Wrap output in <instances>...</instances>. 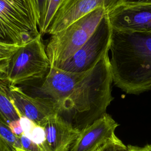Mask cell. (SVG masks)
Wrapping results in <instances>:
<instances>
[{"instance_id":"obj_1","label":"cell","mask_w":151,"mask_h":151,"mask_svg":"<svg viewBox=\"0 0 151 151\" xmlns=\"http://www.w3.org/2000/svg\"><path fill=\"white\" fill-rule=\"evenodd\" d=\"M113 83L107 54L86 72L74 73L51 67L30 95L52 101L58 114L81 130L106 113L114 99L111 95Z\"/></svg>"},{"instance_id":"obj_2","label":"cell","mask_w":151,"mask_h":151,"mask_svg":"<svg viewBox=\"0 0 151 151\" xmlns=\"http://www.w3.org/2000/svg\"><path fill=\"white\" fill-rule=\"evenodd\" d=\"M110 58L113 82L129 94L151 90V32L112 29Z\"/></svg>"},{"instance_id":"obj_3","label":"cell","mask_w":151,"mask_h":151,"mask_svg":"<svg viewBox=\"0 0 151 151\" xmlns=\"http://www.w3.org/2000/svg\"><path fill=\"white\" fill-rule=\"evenodd\" d=\"M51 68L40 35L16 51L6 73L2 77L12 86H34L45 79Z\"/></svg>"},{"instance_id":"obj_4","label":"cell","mask_w":151,"mask_h":151,"mask_svg":"<svg viewBox=\"0 0 151 151\" xmlns=\"http://www.w3.org/2000/svg\"><path fill=\"white\" fill-rule=\"evenodd\" d=\"M107 12L100 8L51 35L45 50L51 67H58L78 51L93 34Z\"/></svg>"},{"instance_id":"obj_5","label":"cell","mask_w":151,"mask_h":151,"mask_svg":"<svg viewBox=\"0 0 151 151\" xmlns=\"http://www.w3.org/2000/svg\"><path fill=\"white\" fill-rule=\"evenodd\" d=\"M40 32L29 0H0V39L19 46Z\"/></svg>"},{"instance_id":"obj_6","label":"cell","mask_w":151,"mask_h":151,"mask_svg":"<svg viewBox=\"0 0 151 151\" xmlns=\"http://www.w3.org/2000/svg\"><path fill=\"white\" fill-rule=\"evenodd\" d=\"M111 34L112 28L107 14L86 43L57 68L74 73L91 70L104 55L109 54Z\"/></svg>"},{"instance_id":"obj_7","label":"cell","mask_w":151,"mask_h":151,"mask_svg":"<svg viewBox=\"0 0 151 151\" xmlns=\"http://www.w3.org/2000/svg\"><path fill=\"white\" fill-rule=\"evenodd\" d=\"M124 0H66L58 8L50 24L46 34L58 32L83 16L100 8L107 14Z\"/></svg>"},{"instance_id":"obj_8","label":"cell","mask_w":151,"mask_h":151,"mask_svg":"<svg viewBox=\"0 0 151 151\" xmlns=\"http://www.w3.org/2000/svg\"><path fill=\"white\" fill-rule=\"evenodd\" d=\"M114 30L124 32H151V5L122 3L107 14Z\"/></svg>"},{"instance_id":"obj_9","label":"cell","mask_w":151,"mask_h":151,"mask_svg":"<svg viewBox=\"0 0 151 151\" xmlns=\"http://www.w3.org/2000/svg\"><path fill=\"white\" fill-rule=\"evenodd\" d=\"M7 92L20 117L25 116L37 125H40L50 116L58 114L57 109L52 101L28 94L19 86L8 83Z\"/></svg>"},{"instance_id":"obj_10","label":"cell","mask_w":151,"mask_h":151,"mask_svg":"<svg viewBox=\"0 0 151 151\" xmlns=\"http://www.w3.org/2000/svg\"><path fill=\"white\" fill-rule=\"evenodd\" d=\"M119 124L107 113L80 130L69 151H97L107 142L117 137Z\"/></svg>"},{"instance_id":"obj_11","label":"cell","mask_w":151,"mask_h":151,"mask_svg":"<svg viewBox=\"0 0 151 151\" xmlns=\"http://www.w3.org/2000/svg\"><path fill=\"white\" fill-rule=\"evenodd\" d=\"M39 126L45 132L40 145L43 151H69L80 132L58 114L50 116Z\"/></svg>"},{"instance_id":"obj_12","label":"cell","mask_w":151,"mask_h":151,"mask_svg":"<svg viewBox=\"0 0 151 151\" xmlns=\"http://www.w3.org/2000/svg\"><path fill=\"white\" fill-rule=\"evenodd\" d=\"M8 83L0 76V120L9 124L20 119V116L11 101L7 92Z\"/></svg>"},{"instance_id":"obj_13","label":"cell","mask_w":151,"mask_h":151,"mask_svg":"<svg viewBox=\"0 0 151 151\" xmlns=\"http://www.w3.org/2000/svg\"><path fill=\"white\" fill-rule=\"evenodd\" d=\"M20 47L0 39V76L5 75L12 55Z\"/></svg>"},{"instance_id":"obj_14","label":"cell","mask_w":151,"mask_h":151,"mask_svg":"<svg viewBox=\"0 0 151 151\" xmlns=\"http://www.w3.org/2000/svg\"><path fill=\"white\" fill-rule=\"evenodd\" d=\"M66 0H47L46 12L43 28L41 32V35L47 33L48 28L51 24L54 15L60 6Z\"/></svg>"},{"instance_id":"obj_15","label":"cell","mask_w":151,"mask_h":151,"mask_svg":"<svg viewBox=\"0 0 151 151\" xmlns=\"http://www.w3.org/2000/svg\"><path fill=\"white\" fill-rule=\"evenodd\" d=\"M34 12L37 24L41 34L44 22L47 0H29Z\"/></svg>"},{"instance_id":"obj_16","label":"cell","mask_w":151,"mask_h":151,"mask_svg":"<svg viewBox=\"0 0 151 151\" xmlns=\"http://www.w3.org/2000/svg\"><path fill=\"white\" fill-rule=\"evenodd\" d=\"M0 135L3 137L17 151L21 150L19 137L11 130L8 124L0 120Z\"/></svg>"},{"instance_id":"obj_17","label":"cell","mask_w":151,"mask_h":151,"mask_svg":"<svg viewBox=\"0 0 151 151\" xmlns=\"http://www.w3.org/2000/svg\"><path fill=\"white\" fill-rule=\"evenodd\" d=\"M97 151H129V149L128 146L117 137L103 145Z\"/></svg>"},{"instance_id":"obj_18","label":"cell","mask_w":151,"mask_h":151,"mask_svg":"<svg viewBox=\"0 0 151 151\" xmlns=\"http://www.w3.org/2000/svg\"><path fill=\"white\" fill-rule=\"evenodd\" d=\"M19 137L21 146V151H43L40 145L35 143L24 134H22Z\"/></svg>"},{"instance_id":"obj_19","label":"cell","mask_w":151,"mask_h":151,"mask_svg":"<svg viewBox=\"0 0 151 151\" xmlns=\"http://www.w3.org/2000/svg\"><path fill=\"white\" fill-rule=\"evenodd\" d=\"M29 138L38 145L42 144L45 140V132L43 127L37 125L32 130Z\"/></svg>"},{"instance_id":"obj_20","label":"cell","mask_w":151,"mask_h":151,"mask_svg":"<svg viewBox=\"0 0 151 151\" xmlns=\"http://www.w3.org/2000/svg\"><path fill=\"white\" fill-rule=\"evenodd\" d=\"M21 127L22 129L23 134H24L28 137H29L32 130L37 125L34 122L30 119L27 118L25 116H21L19 119Z\"/></svg>"},{"instance_id":"obj_21","label":"cell","mask_w":151,"mask_h":151,"mask_svg":"<svg viewBox=\"0 0 151 151\" xmlns=\"http://www.w3.org/2000/svg\"><path fill=\"white\" fill-rule=\"evenodd\" d=\"M8 125L9 126L11 130L15 135L17 136L18 137H19L21 136L22 134H23V131L21 126L19 120L17 121L12 122L11 123H9Z\"/></svg>"},{"instance_id":"obj_22","label":"cell","mask_w":151,"mask_h":151,"mask_svg":"<svg viewBox=\"0 0 151 151\" xmlns=\"http://www.w3.org/2000/svg\"><path fill=\"white\" fill-rule=\"evenodd\" d=\"M15 149L0 135V151H14Z\"/></svg>"},{"instance_id":"obj_23","label":"cell","mask_w":151,"mask_h":151,"mask_svg":"<svg viewBox=\"0 0 151 151\" xmlns=\"http://www.w3.org/2000/svg\"><path fill=\"white\" fill-rule=\"evenodd\" d=\"M123 3L134 4H150L151 0H124Z\"/></svg>"},{"instance_id":"obj_24","label":"cell","mask_w":151,"mask_h":151,"mask_svg":"<svg viewBox=\"0 0 151 151\" xmlns=\"http://www.w3.org/2000/svg\"><path fill=\"white\" fill-rule=\"evenodd\" d=\"M128 147H129V151H149L146 145L143 147H139V146L128 145Z\"/></svg>"},{"instance_id":"obj_25","label":"cell","mask_w":151,"mask_h":151,"mask_svg":"<svg viewBox=\"0 0 151 151\" xmlns=\"http://www.w3.org/2000/svg\"><path fill=\"white\" fill-rule=\"evenodd\" d=\"M146 146H147V149H148L149 151H151V144H150V145H147Z\"/></svg>"},{"instance_id":"obj_26","label":"cell","mask_w":151,"mask_h":151,"mask_svg":"<svg viewBox=\"0 0 151 151\" xmlns=\"http://www.w3.org/2000/svg\"><path fill=\"white\" fill-rule=\"evenodd\" d=\"M14 151H17V150H14Z\"/></svg>"}]
</instances>
